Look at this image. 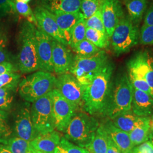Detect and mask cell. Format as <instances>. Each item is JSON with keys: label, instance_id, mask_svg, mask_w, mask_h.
Instances as JSON below:
<instances>
[{"label": "cell", "instance_id": "22", "mask_svg": "<svg viewBox=\"0 0 153 153\" xmlns=\"http://www.w3.org/2000/svg\"><path fill=\"white\" fill-rule=\"evenodd\" d=\"M150 118L149 117H142L138 125L129 133L133 146H136L148 141L150 135Z\"/></svg>", "mask_w": 153, "mask_h": 153}, {"label": "cell", "instance_id": "17", "mask_svg": "<svg viewBox=\"0 0 153 153\" xmlns=\"http://www.w3.org/2000/svg\"><path fill=\"white\" fill-rule=\"evenodd\" d=\"M132 112L140 117H149L153 114V98L148 93L133 88Z\"/></svg>", "mask_w": 153, "mask_h": 153}, {"label": "cell", "instance_id": "5", "mask_svg": "<svg viewBox=\"0 0 153 153\" xmlns=\"http://www.w3.org/2000/svg\"><path fill=\"white\" fill-rule=\"evenodd\" d=\"M56 80L50 72L36 71L20 81L19 94L26 102L33 103L55 88Z\"/></svg>", "mask_w": 153, "mask_h": 153}, {"label": "cell", "instance_id": "50", "mask_svg": "<svg viewBox=\"0 0 153 153\" xmlns=\"http://www.w3.org/2000/svg\"><path fill=\"white\" fill-rule=\"evenodd\" d=\"M19 1H22V2H25V3H27V4L28 2H29L31 0H19Z\"/></svg>", "mask_w": 153, "mask_h": 153}, {"label": "cell", "instance_id": "52", "mask_svg": "<svg viewBox=\"0 0 153 153\" xmlns=\"http://www.w3.org/2000/svg\"><path fill=\"white\" fill-rule=\"evenodd\" d=\"M3 35V33H2V31H1V30H0V38L1 37V36Z\"/></svg>", "mask_w": 153, "mask_h": 153}, {"label": "cell", "instance_id": "18", "mask_svg": "<svg viewBox=\"0 0 153 153\" xmlns=\"http://www.w3.org/2000/svg\"><path fill=\"white\" fill-rule=\"evenodd\" d=\"M61 137L60 133L55 130L46 134H39L30 142V144L33 148L43 153H54Z\"/></svg>", "mask_w": 153, "mask_h": 153}, {"label": "cell", "instance_id": "24", "mask_svg": "<svg viewBox=\"0 0 153 153\" xmlns=\"http://www.w3.org/2000/svg\"><path fill=\"white\" fill-rule=\"evenodd\" d=\"M108 134L103 125H100L95 131L87 149L90 153H106L108 148Z\"/></svg>", "mask_w": 153, "mask_h": 153}, {"label": "cell", "instance_id": "20", "mask_svg": "<svg viewBox=\"0 0 153 153\" xmlns=\"http://www.w3.org/2000/svg\"><path fill=\"white\" fill-rule=\"evenodd\" d=\"M81 0H42L40 5L52 13H76L81 10Z\"/></svg>", "mask_w": 153, "mask_h": 153}, {"label": "cell", "instance_id": "39", "mask_svg": "<svg viewBox=\"0 0 153 153\" xmlns=\"http://www.w3.org/2000/svg\"><path fill=\"white\" fill-rule=\"evenodd\" d=\"M7 39L4 34L0 38V64L10 62V57L7 48Z\"/></svg>", "mask_w": 153, "mask_h": 153}, {"label": "cell", "instance_id": "26", "mask_svg": "<svg viewBox=\"0 0 153 153\" xmlns=\"http://www.w3.org/2000/svg\"><path fill=\"white\" fill-rule=\"evenodd\" d=\"M86 39L91 42L99 49H105L109 45V39L106 33L86 27Z\"/></svg>", "mask_w": 153, "mask_h": 153}, {"label": "cell", "instance_id": "3", "mask_svg": "<svg viewBox=\"0 0 153 153\" xmlns=\"http://www.w3.org/2000/svg\"><path fill=\"white\" fill-rule=\"evenodd\" d=\"M133 87L128 76L124 74L111 83L108 97L103 115L111 120L123 113L131 111Z\"/></svg>", "mask_w": 153, "mask_h": 153}, {"label": "cell", "instance_id": "13", "mask_svg": "<svg viewBox=\"0 0 153 153\" xmlns=\"http://www.w3.org/2000/svg\"><path fill=\"white\" fill-rule=\"evenodd\" d=\"M99 7L106 33L111 39L116 26L125 16L122 6L119 0H100Z\"/></svg>", "mask_w": 153, "mask_h": 153}, {"label": "cell", "instance_id": "43", "mask_svg": "<svg viewBox=\"0 0 153 153\" xmlns=\"http://www.w3.org/2000/svg\"><path fill=\"white\" fill-rule=\"evenodd\" d=\"M13 100V96L9 95L5 97L0 98V108L2 110L8 109Z\"/></svg>", "mask_w": 153, "mask_h": 153}, {"label": "cell", "instance_id": "41", "mask_svg": "<svg viewBox=\"0 0 153 153\" xmlns=\"http://www.w3.org/2000/svg\"><path fill=\"white\" fill-rule=\"evenodd\" d=\"M17 69L11 62H5L0 64V76L6 73L16 72Z\"/></svg>", "mask_w": 153, "mask_h": 153}, {"label": "cell", "instance_id": "48", "mask_svg": "<svg viewBox=\"0 0 153 153\" xmlns=\"http://www.w3.org/2000/svg\"><path fill=\"white\" fill-rule=\"evenodd\" d=\"M149 140H150V142H151V143L153 145V134H152L150 135L149 136Z\"/></svg>", "mask_w": 153, "mask_h": 153}, {"label": "cell", "instance_id": "11", "mask_svg": "<svg viewBox=\"0 0 153 153\" xmlns=\"http://www.w3.org/2000/svg\"><path fill=\"white\" fill-rule=\"evenodd\" d=\"M14 131L17 137L28 142L38 136L39 134L33 126L29 102H26L17 111L14 118Z\"/></svg>", "mask_w": 153, "mask_h": 153}, {"label": "cell", "instance_id": "37", "mask_svg": "<svg viewBox=\"0 0 153 153\" xmlns=\"http://www.w3.org/2000/svg\"><path fill=\"white\" fill-rule=\"evenodd\" d=\"M138 40L142 45H153V26L143 24L139 33Z\"/></svg>", "mask_w": 153, "mask_h": 153}, {"label": "cell", "instance_id": "33", "mask_svg": "<svg viewBox=\"0 0 153 153\" xmlns=\"http://www.w3.org/2000/svg\"><path fill=\"white\" fill-rule=\"evenodd\" d=\"M14 1L16 12L24 16L27 21L32 23L35 26H38V22L36 21L33 12L32 11L30 6L27 3L20 1L19 0Z\"/></svg>", "mask_w": 153, "mask_h": 153}, {"label": "cell", "instance_id": "4", "mask_svg": "<svg viewBox=\"0 0 153 153\" xmlns=\"http://www.w3.org/2000/svg\"><path fill=\"white\" fill-rule=\"evenodd\" d=\"M99 126L98 120L92 115L86 112L76 113L64 132V137L78 146L88 149Z\"/></svg>", "mask_w": 153, "mask_h": 153}, {"label": "cell", "instance_id": "30", "mask_svg": "<svg viewBox=\"0 0 153 153\" xmlns=\"http://www.w3.org/2000/svg\"><path fill=\"white\" fill-rule=\"evenodd\" d=\"M54 153H90L86 148H81L74 144L62 136L60 142L55 149Z\"/></svg>", "mask_w": 153, "mask_h": 153}, {"label": "cell", "instance_id": "32", "mask_svg": "<svg viewBox=\"0 0 153 153\" xmlns=\"http://www.w3.org/2000/svg\"><path fill=\"white\" fill-rule=\"evenodd\" d=\"M128 78L133 88L148 93L153 98V91L145 79L135 73L129 71H128Z\"/></svg>", "mask_w": 153, "mask_h": 153}, {"label": "cell", "instance_id": "27", "mask_svg": "<svg viewBox=\"0 0 153 153\" xmlns=\"http://www.w3.org/2000/svg\"><path fill=\"white\" fill-rule=\"evenodd\" d=\"M86 19L83 18L71 29L69 45L73 49L82 40L86 39Z\"/></svg>", "mask_w": 153, "mask_h": 153}, {"label": "cell", "instance_id": "2", "mask_svg": "<svg viewBox=\"0 0 153 153\" xmlns=\"http://www.w3.org/2000/svg\"><path fill=\"white\" fill-rule=\"evenodd\" d=\"M35 30L36 26L27 20L22 22L20 26L18 68L22 73H32L39 69Z\"/></svg>", "mask_w": 153, "mask_h": 153}, {"label": "cell", "instance_id": "31", "mask_svg": "<svg viewBox=\"0 0 153 153\" xmlns=\"http://www.w3.org/2000/svg\"><path fill=\"white\" fill-rule=\"evenodd\" d=\"M76 55L82 56H88L95 55L101 49L87 39H84L73 49Z\"/></svg>", "mask_w": 153, "mask_h": 153}, {"label": "cell", "instance_id": "49", "mask_svg": "<svg viewBox=\"0 0 153 153\" xmlns=\"http://www.w3.org/2000/svg\"><path fill=\"white\" fill-rule=\"evenodd\" d=\"M32 152H33V153H43V152L37 150H36V149H35L34 148H33V149H32Z\"/></svg>", "mask_w": 153, "mask_h": 153}, {"label": "cell", "instance_id": "15", "mask_svg": "<svg viewBox=\"0 0 153 153\" xmlns=\"http://www.w3.org/2000/svg\"><path fill=\"white\" fill-rule=\"evenodd\" d=\"M128 70L145 79L153 93V57L146 52H140L128 63Z\"/></svg>", "mask_w": 153, "mask_h": 153}, {"label": "cell", "instance_id": "38", "mask_svg": "<svg viewBox=\"0 0 153 153\" xmlns=\"http://www.w3.org/2000/svg\"><path fill=\"white\" fill-rule=\"evenodd\" d=\"M16 12L14 0H0V18Z\"/></svg>", "mask_w": 153, "mask_h": 153}, {"label": "cell", "instance_id": "46", "mask_svg": "<svg viewBox=\"0 0 153 153\" xmlns=\"http://www.w3.org/2000/svg\"><path fill=\"white\" fill-rule=\"evenodd\" d=\"M0 153H11L7 145L0 143Z\"/></svg>", "mask_w": 153, "mask_h": 153}, {"label": "cell", "instance_id": "47", "mask_svg": "<svg viewBox=\"0 0 153 153\" xmlns=\"http://www.w3.org/2000/svg\"><path fill=\"white\" fill-rule=\"evenodd\" d=\"M150 130L153 131V114L152 115L151 117L150 118Z\"/></svg>", "mask_w": 153, "mask_h": 153}, {"label": "cell", "instance_id": "14", "mask_svg": "<svg viewBox=\"0 0 153 153\" xmlns=\"http://www.w3.org/2000/svg\"><path fill=\"white\" fill-rule=\"evenodd\" d=\"M33 14L39 27L45 33L61 43L68 45L63 33L58 26L53 14L41 5L35 7Z\"/></svg>", "mask_w": 153, "mask_h": 153}, {"label": "cell", "instance_id": "6", "mask_svg": "<svg viewBox=\"0 0 153 153\" xmlns=\"http://www.w3.org/2000/svg\"><path fill=\"white\" fill-rule=\"evenodd\" d=\"M108 62V56L102 50L91 56L76 55L74 56L69 72L81 85L86 86L91 82L99 70Z\"/></svg>", "mask_w": 153, "mask_h": 153}, {"label": "cell", "instance_id": "34", "mask_svg": "<svg viewBox=\"0 0 153 153\" xmlns=\"http://www.w3.org/2000/svg\"><path fill=\"white\" fill-rule=\"evenodd\" d=\"M85 23L87 28H92L102 33H107L104 27L100 7L98 10L91 16H90L88 19H86Z\"/></svg>", "mask_w": 153, "mask_h": 153}, {"label": "cell", "instance_id": "10", "mask_svg": "<svg viewBox=\"0 0 153 153\" xmlns=\"http://www.w3.org/2000/svg\"><path fill=\"white\" fill-rule=\"evenodd\" d=\"M52 100L55 128L64 133L76 110L56 88L52 91Z\"/></svg>", "mask_w": 153, "mask_h": 153}, {"label": "cell", "instance_id": "12", "mask_svg": "<svg viewBox=\"0 0 153 153\" xmlns=\"http://www.w3.org/2000/svg\"><path fill=\"white\" fill-rule=\"evenodd\" d=\"M35 36L39 69L50 73L54 72L52 61V38L39 25L36 26Z\"/></svg>", "mask_w": 153, "mask_h": 153}, {"label": "cell", "instance_id": "8", "mask_svg": "<svg viewBox=\"0 0 153 153\" xmlns=\"http://www.w3.org/2000/svg\"><path fill=\"white\" fill-rule=\"evenodd\" d=\"M31 116L33 127L39 135L55 131L52 91L33 102L31 106Z\"/></svg>", "mask_w": 153, "mask_h": 153}, {"label": "cell", "instance_id": "44", "mask_svg": "<svg viewBox=\"0 0 153 153\" xmlns=\"http://www.w3.org/2000/svg\"><path fill=\"white\" fill-rule=\"evenodd\" d=\"M144 24L153 26V4L149 7L145 16Z\"/></svg>", "mask_w": 153, "mask_h": 153}, {"label": "cell", "instance_id": "29", "mask_svg": "<svg viewBox=\"0 0 153 153\" xmlns=\"http://www.w3.org/2000/svg\"><path fill=\"white\" fill-rule=\"evenodd\" d=\"M9 114L5 110L0 109V143L7 145L11 138L13 131L9 123Z\"/></svg>", "mask_w": 153, "mask_h": 153}, {"label": "cell", "instance_id": "21", "mask_svg": "<svg viewBox=\"0 0 153 153\" xmlns=\"http://www.w3.org/2000/svg\"><path fill=\"white\" fill-rule=\"evenodd\" d=\"M53 14L59 27L63 33L68 45H69L71 29L80 19L85 18L83 14L81 11L76 13H56Z\"/></svg>", "mask_w": 153, "mask_h": 153}, {"label": "cell", "instance_id": "28", "mask_svg": "<svg viewBox=\"0 0 153 153\" xmlns=\"http://www.w3.org/2000/svg\"><path fill=\"white\" fill-rule=\"evenodd\" d=\"M6 145L11 153H33L30 142L19 137H11Z\"/></svg>", "mask_w": 153, "mask_h": 153}, {"label": "cell", "instance_id": "45", "mask_svg": "<svg viewBox=\"0 0 153 153\" xmlns=\"http://www.w3.org/2000/svg\"><path fill=\"white\" fill-rule=\"evenodd\" d=\"M106 153H123L108 136V148Z\"/></svg>", "mask_w": 153, "mask_h": 153}, {"label": "cell", "instance_id": "35", "mask_svg": "<svg viewBox=\"0 0 153 153\" xmlns=\"http://www.w3.org/2000/svg\"><path fill=\"white\" fill-rule=\"evenodd\" d=\"M100 0H81V10L85 19L91 16L99 8Z\"/></svg>", "mask_w": 153, "mask_h": 153}, {"label": "cell", "instance_id": "9", "mask_svg": "<svg viewBox=\"0 0 153 153\" xmlns=\"http://www.w3.org/2000/svg\"><path fill=\"white\" fill-rule=\"evenodd\" d=\"M85 88L71 73H66L56 77L55 88L76 111L82 107Z\"/></svg>", "mask_w": 153, "mask_h": 153}, {"label": "cell", "instance_id": "42", "mask_svg": "<svg viewBox=\"0 0 153 153\" xmlns=\"http://www.w3.org/2000/svg\"><path fill=\"white\" fill-rule=\"evenodd\" d=\"M18 85H10L0 88V98L12 95V93L16 90Z\"/></svg>", "mask_w": 153, "mask_h": 153}, {"label": "cell", "instance_id": "51", "mask_svg": "<svg viewBox=\"0 0 153 153\" xmlns=\"http://www.w3.org/2000/svg\"><path fill=\"white\" fill-rule=\"evenodd\" d=\"M132 153V149L131 150H129V151H128V152H126L125 153Z\"/></svg>", "mask_w": 153, "mask_h": 153}, {"label": "cell", "instance_id": "23", "mask_svg": "<svg viewBox=\"0 0 153 153\" xmlns=\"http://www.w3.org/2000/svg\"><path fill=\"white\" fill-rule=\"evenodd\" d=\"M141 118L134 114L131 110L116 116L111 121L115 126L129 133L138 125Z\"/></svg>", "mask_w": 153, "mask_h": 153}, {"label": "cell", "instance_id": "1", "mask_svg": "<svg viewBox=\"0 0 153 153\" xmlns=\"http://www.w3.org/2000/svg\"><path fill=\"white\" fill-rule=\"evenodd\" d=\"M113 71V65L108 61L99 70L91 82L85 86L82 107L89 115H103L109 95Z\"/></svg>", "mask_w": 153, "mask_h": 153}, {"label": "cell", "instance_id": "16", "mask_svg": "<svg viewBox=\"0 0 153 153\" xmlns=\"http://www.w3.org/2000/svg\"><path fill=\"white\" fill-rule=\"evenodd\" d=\"M52 61L55 73L60 75L70 71L74 56L67 46L52 39Z\"/></svg>", "mask_w": 153, "mask_h": 153}, {"label": "cell", "instance_id": "19", "mask_svg": "<svg viewBox=\"0 0 153 153\" xmlns=\"http://www.w3.org/2000/svg\"><path fill=\"white\" fill-rule=\"evenodd\" d=\"M103 126L109 137L122 153L131 150L134 148L128 133L123 131L115 126L111 120L107 121Z\"/></svg>", "mask_w": 153, "mask_h": 153}, {"label": "cell", "instance_id": "25", "mask_svg": "<svg viewBox=\"0 0 153 153\" xmlns=\"http://www.w3.org/2000/svg\"><path fill=\"white\" fill-rule=\"evenodd\" d=\"M126 9L129 18L134 24L140 23L147 7L146 0H126Z\"/></svg>", "mask_w": 153, "mask_h": 153}, {"label": "cell", "instance_id": "36", "mask_svg": "<svg viewBox=\"0 0 153 153\" xmlns=\"http://www.w3.org/2000/svg\"><path fill=\"white\" fill-rule=\"evenodd\" d=\"M21 75L16 72L6 73L0 76V88L10 85H18Z\"/></svg>", "mask_w": 153, "mask_h": 153}, {"label": "cell", "instance_id": "7", "mask_svg": "<svg viewBox=\"0 0 153 153\" xmlns=\"http://www.w3.org/2000/svg\"><path fill=\"white\" fill-rule=\"evenodd\" d=\"M139 30L129 18L124 16L116 26L111 37V45L116 56L128 52L137 45Z\"/></svg>", "mask_w": 153, "mask_h": 153}, {"label": "cell", "instance_id": "40", "mask_svg": "<svg viewBox=\"0 0 153 153\" xmlns=\"http://www.w3.org/2000/svg\"><path fill=\"white\" fill-rule=\"evenodd\" d=\"M132 153H153V146L149 141L134 146L132 149Z\"/></svg>", "mask_w": 153, "mask_h": 153}]
</instances>
